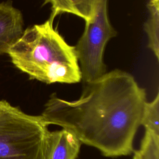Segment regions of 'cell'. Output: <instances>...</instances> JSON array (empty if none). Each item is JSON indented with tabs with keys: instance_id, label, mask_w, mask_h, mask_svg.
<instances>
[{
	"instance_id": "ba28073f",
	"label": "cell",
	"mask_w": 159,
	"mask_h": 159,
	"mask_svg": "<svg viewBox=\"0 0 159 159\" xmlns=\"http://www.w3.org/2000/svg\"><path fill=\"white\" fill-rule=\"evenodd\" d=\"M149 16L144 24V30L148 38V48L155 57H159V10L148 9Z\"/></svg>"
},
{
	"instance_id": "8fae6325",
	"label": "cell",
	"mask_w": 159,
	"mask_h": 159,
	"mask_svg": "<svg viewBox=\"0 0 159 159\" xmlns=\"http://www.w3.org/2000/svg\"><path fill=\"white\" fill-rule=\"evenodd\" d=\"M148 9H159V0H149Z\"/></svg>"
},
{
	"instance_id": "277c9868",
	"label": "cell",
	"mask_w": 159,
	"mask_h": 159,
	"mask_svg": "<svg viewBox=\"0 0 159 159\" xmlns=\"http://www.w3.org/2000/svg\"><path fill=\"white\" fill-rule=\"evenodd\" d=\"M117 31L107 14V0H104L93 19L85 22L84 31L74 46L81 75V80L89 83L106 73L104 53L108 42L116 37Z\"/></svg>"
},
{
	"instance_id": "9c48e42d",
	"label": "cell",
	"mask_w": 159,
	"mask_h": 159,
	"mask_svg": "<svg viewBox=\"0 0 159 159\" xmlns=\"http://www.w3.org/2000/svg\"><path fill=\"white\" fill-rule=\"evenodd\" d=\"M159 93L155 98L145 104L142 120L141 125L145 129L149 130L159 135Z\"/></svg>"
},
{
	"instance_id": "7c38bea8",
	"label": "cell",
	"mask_w": 159,
	"mask_h": 159,
	"mask_svg": "<svg viewBox=\"0 0 159 159\" xmlns=\"http://www.w3.org/2000/svg\"><path fill=\"white\" fill-rule=\"evenodd\" d=\"M133 153H134L133 159H140V157L139 156V154L137 150H134Z\"/></svg>"
},
{
	"instance_id": "8992f818",
	"label": "cell",
	"mask_w": 159,
	"mask_h": 159,
	"mask_svg": "<svg viewBox=\"0 0 159 159\" xmlns=\"http://www.w3.org/2000/svg\"><path fill=\"white\" fill-rule=\"evenodd\" d=\"M24 19L11 1L0 2V55L7 53L24 32Z\"/></svg>"
},
{
	"instance_id": "5b68a950",
	"label": "cell",
	"mask_w": 159,
	"mask_h": 159,
	"mask_svg": "<svg viewBox=\"0 0 159 159\" xmlns=\"http://www.w3.org/2000/svg\"><path fill=\"white\" fill-rule=\"evenodd\" d=\"M78 138L71 131H50L46 134L43 159H76L81 146Z\"/></svg>"
},
{
	"instance_id": "7a4b0ae2",
	"label": "cell",
	"mask_w": 159,
	"mask_h": 159,
	"mask_svg": "<svg viewBox=\"0 0 159 159\" xmlns=\"http://www.w3.org/2000/svg\"><path fill=\"white\" fill-rule=\"evenodd\" d=\"M20 71L46 84H74L81 75L74 46L68 44L48 19L25 29L7 53Z\"/></svg>"
},
{
	"instance_id": "52a82bcc",
	"label": "cell",
	"mask_w": 159,
	"mask_h": 159,
	"mask_svg": "<svg viewBox=\"0 0 159 159\" xmlns=\"http://www.w3.org/2000/svg\"><path fill=\"white\" fill-rule=\"evenodd\" d=\"M51 7L50 18L54 20L59 14L67 13L79 17L85 22L91 21L104 0H43Z\"/></svg>"
},
{
	"instance_id": "3957f363",
	"label": "cell",
	"mask_w": 159,
	"mask_h": 159,
	"mask_svg": "<svg viewBox=\"0 0 159 159\" xmlns=\"http://www.w3.org/2000/svg\"><path fill=\"white\" fill-rule=\"evenodd\" d=\"M42 116L0 100V159H43L49 130Z\"/></svg>"
},
{
	"instance_id": "6da1fadb",
	"label": "cell",
	"mask_w": 159,
	"mask_h": 159,
	"mask_svg": "<svg viewBox=\"0 0 159 159\" xmlns=\"http://www.w3.org/2000/svg\"><path fill=\"white\" fill-rule=\"evenodd\" d=\"M147 100L144 88L130 73L116 69L86 83L80 98L50 95L41 116L48 125L73 132L81 143L106 157L131 155Z\"/></svg>"
},
{
	"instance_id": "30bf717a",
	"label": "cell",
	"mask_w": 159,
	"mask_h": 159,
	"mask_svg": "<svg viewBox=\"0 0 159 159\" xmlns=\"http://www.w3.org/2000/svg\"><path fill=\"white\" fill-rule=\"evenodd\" d=\"M137 151L140 159H159V135L145 129Z\"/></svg>"
}]
</instances>
